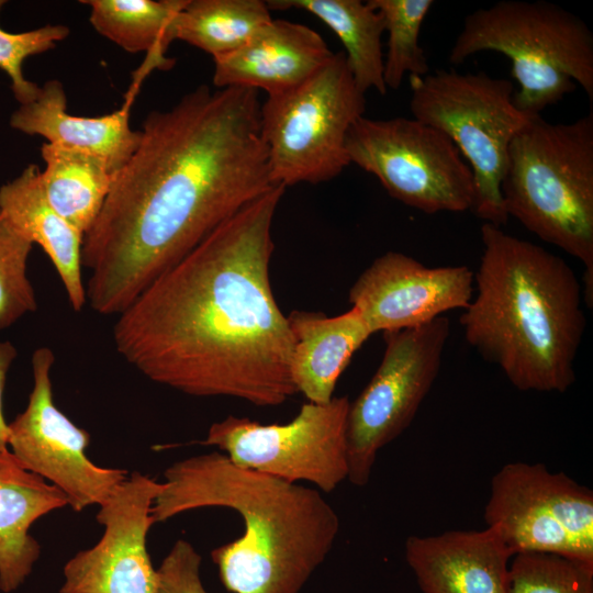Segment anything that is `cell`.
<instances>
[{"label":"cell","mask_w":593,"mask_h":593,"mask_svg":"<svg viewBox=\"0 0 593 593\" xmlns=\"http://www.w3.org/2000/svg\"><path fill=\"white\" fill-rule=\"evenodd\" d=\"M0 212L20 236L41 246L58 273L72 310L80 312L87 304L81 264L83 234L49 205L36 165L30 164L0 187Z\"/></svg>","instance_id":"cell-19"},{"label":"cell","mask_w":593,"mask_h":593,"mask_svg":"<svg viewBox=\"0 0 593 593\" xmlns=\"http://www.w3.org/2000/svg\"><path fill=\"white\" fill-rule=\"evenodd\" d=\"M201 563L192 544L177 540L157 569L156 593H208L201 579Z\"/></svg>","instance_id":"cell-30"},{"label":"cell","mask_w":593,"mask_h":593,"mask_svg":"<svg viewBox=\"0 0 593 593\" xmlns=\"http://www.w3.org/2000/svg\"><path fill=\"white\" fill-rule=\"evenodd\" d=\"M483 517L513 556L542 551L593 563V492L544 463L504 465Z\"/></svg>","instance_id":"cell-12"},{"label":"cell","mask_w":593,"mask_h":593,"mask_svg":"<svg viewBox=\"0 0 593 593\" xmlns=\"http://www.w3.org/2000/svg\"><path fill=\"white\" fill-rule=\"evenodd\" d=\"M31 362L34 384L27 406L8 424L11 454L24 469L58 488L74 511L103 504L126 480L127 472L90 461L86 454L90 435L55 405L53 350L35 349Z\"/></svg>","instance_id":"cell-13"},{"label":"cell","mask_w":593,"mask_h":593,"mask_svg":"<svg viewBox=\"0 0 593 593\" xmlns=\"http://www.w3.org/2000/svg\"><path fill=\"white\" fill-rule=\"evenodd\" d=\"M16 357V350L10 342L0 343V452L8 449L9 426L3 417L2 401L7 372Z\"/></svg>","instance_id":"cell-31"},{"label":"cell","mask_w":593,"mask_h":593,"mask_svg":"<svg viewBox=\"0 0 593 593\" xmlns=\"http://www.w3.org/2000/svg\"><path fill=\"white\" fill-rule=\"evenodd\" d=\"M131 101L128 97L120 110L101 116L72 115L67 111L61 82L48 80L34 101L12 113L10 125L27 135L43 136L49 144L93 154L118 172L141 139V132L130 125Z\"/></svg>","instance_id":"cell-18"},{"label":"cell","mask_w":593,"mask_h":593,"mask_svg":"<svg viewBox=\"0 0 593 593\" xmlns=\"http://www.w3.org/2000/svg\"><path fill=\"white\" fill-rule=\"evenodd\" d=\"M271 10L300 9L315 15L339 38L357 88L366 93L376 89L385 94L381 36L382 15L368 1L360 0H271Z\"/></svg>","instance_id":"cell-23"},{"label":"cell","mask_w":593,"mask_h":593,"mask_svg":"<svg viewBox=\"0 0 593 593\" xmlns=\"http://www.w3.org/2000/svg\"><path fill=\"white\" fill-rule=\"evenodd\" d=\"M512 551L492 528L410 536L405 559L423 593H508Z\"/></svg>","instance_id":"cell-16"},{"label":"cell","mask_w":593,"mask_h":593,"mask_svg":"<svg viewBox=\"0 0 593 593\" xmlns=\"http://www.w3.org/2000/svg\"><path fill=\"white\" fill-rule=\"evenodd\" d=\"M382 360L347 414L348 480L368 484L378 452L413 422L441 367L450 321L384 332Z\"/></svg>","instance_id":"cell-10"},{"label":"cell","mask_w":593,"mask_h":593,"mask_svg":"<svg viewBox=\"0 0 593 593\" xmlns=\"http://www.w3.org/2000/svg\"><path fill=\"white\" fill-rule=\"evenodd\" d=\"M32 248L0 212V331L36 311L35 292L26 273Z\"/></svg>","instance_id":"cell-28"},{"label":"cell","mask_w":593,"mask_h":593,"mask_svg":"<svg viewBox=\"0 0 593 593\" xmlns=\"http://www.w3.org/2000/svg\"><path fill=\"white\" fill-rule=\"evenodd\" d=\"M45 168L40 182L49 205L85 234L94 224L116 172L100 157L79 149L44 143Z\"/></svg>","instance_id":"cell-22"},{"label":"cell","mask_w":593,"mask_h":593,"mask_svg":"<svg viewBox=\"0 0 593 593\" xmlns=\"http://www.w3.org/2000/svg\"><path fill=\"white\" fill-rule=\"evenodd\" d=\"M507 216L584 266L593 299V112L570 123L535 118L512 141L501 182Z\"/></svg>","instance_id":"cell-5"},{"label":"cell","mask_w":593,"mask_h":593,"mask_svg":"<svg viewBox=\"0 0 593 593\" xmlns=\"http://www.w3.org/2000/svg\"><path fill=\"white\" fill-rule=\"evenodd\" d=\"M154 500L155 523L203 507L237 512L244 533L212 550L231 593H299L329 555L339 517L317 489L233 463L212 451L170 465Z\"/></svg>","instance_id":"cell-3"},{"label":"cell","mask_w":593,"mask_h":593,"mask_svg":"<svg viewBox=\"0 0 593 593\" xmlns=\"http://www.w3.org/2000/svg\"><path fill=\"white\" fill-rule=\"evenodd\" d=\"M4 3V0H0V11ZM68 34L69 29L61 24H46L21 33L0 27V69L9 76L12 92L20 104L34 101L41 89L24 77V60L54 48L56 43L65 40Z\"/></svg>","instance_id":"cell-29"},{"label":"cell","mask_w":593,"mask_h":593,"mask_svg":"<svg viewBox=\"0 0 593 593\" xmlns=\"http://www.w3.org/2000/svg\"><path fill=\"white\" fill-rule=\"evenodd\" d=\"M276 184L156 278L113 326L116 351L149 380L194 396L278 406L294 395V340L275 300Z\"/></svg>","instance_id":"cell-2"},{"label":"cell","mask_w":593,"mask_h":593,"mask_svg":"<svg viewBox=\"0 0 593 593\" xmlns=\"http://www.w3.org/2000/svg\"><path fill=\"white\" fill-rule=\"evenodd\" d=\"M258 90L199 86L150 112L85 234L86 298L119 315L163 272L273 184Z\"/></svg>","instance_id":"cell-1"},{"label":"cell","mask_w":593,"mask_h":593,"mask_svg":"<svg viewBox=\"0 0 593 593\" xmlns=\"http://www.w3.org/2000/svg\"><path fill=\"white\" fill-rule=\"evenodd\" d=\"M475 295L462 310L467 343L521 391L566 392L586 326L583 289L558 255L481 226Z\"/></svg>","instance_id":"cell-4"},{"label":"cell","mask_w":593,"mask_h":593,"mask_svg":"<svg viewBox=\"0 0 593 593\" xmlns=\"http://www.w3.org/2000/svg\"><path fill=\"white\" fill-rule=\"evenodd\" d=\"M473 292L474 272L468 266L426 267L390 250L360 273L349 302L373 334L417 327L448 311L465 310Z\"/></svg>","instance_id":"cell-15"},{"label":"cell","mask_w":593,"mask_h":593,"mask_svg":"<svg viewBox=\"0 0 593 593\" xmlns=\"http://www.w3.org/2000/svg\"><path fill=\"white\" fill-rule=\"evenodd\" d=\"M383 19L388 33V51L383 61L387 88L398 89L406 74L423 77L429 67L424 49L418 44L423 22L433 0H369Z\"/></svg>","instance_id":"cell-26"},{"label":"cell","mask_w":593,"mask_h":593,"mask_svg":"<svg viewBox=\"0 0 593 593\" xmlns=\"http://www.w3.org/2000/svg\"><path fill=\"white\" fill-rule=\"evenodd\" d=\"M90 23L102 36L130 53H147L138 80L154 68H168L169 44L175 25L187 0H85Z\"/></svg>","instance_id":"cell-24"},{"label":"cell","mask_w":593,"mask_h":593,"mask_svg":"<svg viewBox=\"0 0 593 593\" xmlns=\"http://www.w3.org/2000/svg\"><path fill=\"white\" fill-rule=\"evenodd\" d=\"M347 396L304 403L286 424H260L230 415L213 423L201 441L217 447L236 466L288 482L334 491L348 478Z\"/></svg>","instance_id":"cell-11"},{"label":"cell","mask_w":593,"mask_h":593,"mask_svg":"<svg viewBox=\"0 0 593 593\" xmlns=\"http://www.w3.org/2000/svg\"><path fill=\"white\" fill-rule=\"evenodd\" d=\"M271 20L267 1L187 0L176 20L175 40L214 60L239 49Z\"/></svg>","instance_id":"cell-25"},{"label":"cell","mask_w":593,"mask_h":593,"mask_svg":"<svg viewBox=\"0 0 593 593\" xmlns=\"http://www.w3.org/2000/svg\"><path fill=\"white\" fill-rule=\"evenodd\" d=\"M366 110L344 52L298 87L268 96L260 105V134L273 184L320 183L350 165L346 139Z\"/></svg>","instance_id":"cell-8"},{"label":"cell","mask_w":593,"mask_h":593,"mask_svg":"<svg viewBox=\"0 0 593 593\" xmlns=\"http://www.w3.org/2000/svg\"><path fill=\"white\" fill-rule=\"evenodd\" d=\"M287 320L294 340L291 378L296 392L307 402L327 403L351 357L372 334L354 307L333 317L296 310Z\"/></svg>","instance_id":"cell-21"},{"label":"cell","mask_w":593,"mask_h":593,"mask_svg":"<svg viewBox=\"0 0 593 593\" xmlns=\"http://www.w3.org/2000/svg\"><path fill=\"white\" fill-rule=\"evenodd\" d=\"M346 149L350 164L378 178L403 204L426 214L465 212L474 201L473 175L451 139L414 118H359Z\"/></svg>","instance_id":"cell-9"},{"label":"cell","mask_w":593,"mask_h":593,"mask_svg":"<svg viewBox=\"0 0 593 593\" xmlns=\"http://www.w3.org/2000/svg\"><path fill=\"white\" fill-rule=\"evenodd\" d=\"M512 558L508 593H593V563L542 551Z\"/></svg>","instance_id":"cell-27"},{"label":"cell","mask_w":593,"mask_h":593,"mask_svg":"<svg viewBox=\"0 0 593 593\" xmlns=\"http://www.w3.org/2000/svg\"><path fill=\"white\" fill-rule=\"evenodd\" d=\"M163 488L164 482L133 472L99 505L97 521L104 533L93 547L66 562L59 593H156L157 569L147 534L155 524L150 510Z\"/></svg>","instance_id":"cell-14"},{"label":"cell","mask_w":593,"mask_h":593,"mask_svg":"<svg viewBox=\"0 0 593 593\" xmlns=\"http://www.w3.org/2000/svg\"><path fill=\"white\" fill-rule=\"evenodd\" d=\"M414 119L448 136L469 163L474 181L472 210L484 223L505 225L501 182L514 137L535 118L515 105L514 86L484 71L436 70L410 77Z\"/></svg>","instance_id":"cell-7"},{"label":"cell","mask_w":593,"mask_h":593,"mask_svg":"<svg viewBox=\"0 0 593 593\" xmlns=\"http://www.w3.org/2000/svg\"><path fill=\"white\" fill-rule=\"evenodd\" d=\"M485 51L511 60L518 83L513 101L528 115L540 116L578 86L593 100V34L581 18L556 3L502 0L466 15L449 63Z\"/></svg>","instance_id":"cell-6"},{"label":"cell","mask_w":593,"mask_h":593,"mask_svg":"<svg viewBox=\"0 0 593 593\" xmlns=\"http://www.w3.org/2000/svg\"><path fill=\"white\" fill-rule=\"evenodd\" d=\"M68 505L66 495L24 469L9 449L0 452V590H16L41 555L30 527L44 515Z\"/></svg>","instance_id":"cell-20"},{"label":"cell","mask_w":593,"mask_h":593,"mask_svg":"<svg viewBox=\"0 0 593 593\" xmlns=\"http://www.w3.org/2000/svg\"><path fill=\"white\" fill-rule=\"evenodd\" d=\"M333 54L307 25L272 19L239 49L214 59L213 83L279 94L307 80Z\"/></svg>","instance_id":"cell-17"}]
</instances>
